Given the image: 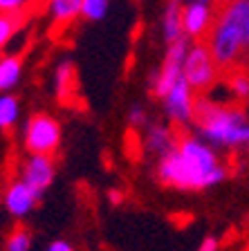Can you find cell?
<instances>
[{
  "label": "cell",
  "instance_id": "1",
  "mask_svg": "<svg viewBox=\"0 0 249 251\" xmlns=\"http://www.w3.org/2000/svg\"><path fill=\"white\" fill-rule=\"evenodd\" d=\"M229 168L220 159L218 148L197 135H184L177 144L155 159V179L160 186L175 191H209L227 182Z\"/></svg>",
  "mask_w": 249,
  "mask_h": 251
},
{
  "label": "cell",
  "instance_id": "2",
  "mask_svg": "<svg viewBox=\"0 0 249 251\" xmlns=\"http://www.w3.org/2000/svg\"><path fill=\"white\" fill-rule=\"evenodd\" d=\"M197 137H202L213 148H249V117L238 105H220L216 101L200 97L195 101Z\"/></svg>",
  "mask_w": 249,
  "mask_h": 251
},
{
  "label": "cell",
  "instance_id": "3",
  "mask_svg": "<svg viewBox=\"0 0 249 251\" xmlns=\"http://www.w3.org/2000/svg\"><path fill=\"white\" fill-rule=\"evenodd\" d=\"M243 11L245 0L227 2L224 9L213 21L209 31V50L220 68H231L245 52L243 47Z\"/></svg>",
  "mask_w": 249,
  "mask_h": 251
},
{
  "label": "cell",
  "instance_id": "4",
  "mask_svg": "<svg viewBox=\"0 0 249 251\" xmlns=\"http://www.w3.org/2000/svg\"><path fill=\"white\" fill-rule=\"evenodd\" d=\"M21 139L27 155H52L63 139L61 121L47 112H34L21 126Z\"/></svg>",
  "mask_w": 249,
  "mask_h": 251
},
{
  "label": "cell",
  "instance_id": "5",
  "mask_svg": "<svg viewBox=\"0 0 249 251\" xmlns=\"http://www.w3.org/2000/svg\"><path fill=\"white\" fill-rule=\"evenodd\" d=\"M189 47H191V38H187V36H182L166 45V54H164L162 65L153 70L151 76H148L151 92L155 94L157 99H164L166 94L171 92L173 85L180 78H184L182 70H184V58L189 54Z\"/></svg>",
  "mask_w": 249,
  "mask_h": 251
},
{
  "label": "cell",
  "instance_id": "6",
  "mask_svg": "<svg viewBox=\"0 0 249 251\" xmlns=\"http://www.w3.org/2000/svg\"><path fill=\"white\" fill-rule=\"evenodd\" d=\"M218 70L220 65L216 63L211 50H209L207 43H191L189 47V54L184 58V81L193 88V92H207L216 78H218Z\"/></svg>",
  "mask_w": 249,
  "mask_h": 251
},
{
  "label": "cell",
  "instance_id": "7",
  "mask_svg": "<svg viewBox=\"0 0 249 251\" xmlns=\"http://www.w3.org/2000/svg\"><path fill=\"white\" fill-rule=\"evenodd\" d=\"M41 200H43L41 191H36V188L29 186L25 179H21L16 175V177L9 179V182L5 184V188H2V193H0V206L5 209V213L9 215L11 220L23 222V220L29 218V215L36 211Z\"/></svg>",
  "mask_w": 249,
  "mask_h": 251
},
{
  "label": "cell",
  "instance_id": "8",
  "mask_svg": "<svg viewBox=\"0 0 249 251\" xmlns=\"http://www.w3.org/2000/svg\"><path fill=\"white\" fill-rule=\"evenodd\" d=\"M162 101V108H164L166 119L171 121V126H177V128H187V126H193L195 121V92L193 88L180 78L175 85L171 88V92L166 94Z\"/></svg>",
  "mask_w": 249,
  "mask_h": 251
},
{
  "label": "cell",
  "instance_id": "9",
  "mask_svg": "<svg viewBox=\"0 0 249 251\" xmlns=\"http://www.w3.org/2000/svg\"><path fill=\"white\" fill-rule=\"evenodd\" d=\"M18 177L45 193L56 179V164L52 155H27L18 166Z\"/></svg>",
  "mask_w": 249,
  "mask_h": 251
},
{
  "label": "cell",
  "instance_id": "10",
  "mask_svg": "<svg viewBox=\"0 0 249 251\" xmlns=\"http://www.w3.org/2000/svg\"><path fill=\"white\" fill-rule=\"evenodd\" d=\"M213 11L211 5L204 2H184L182 5V27H184V36L197 41V38L207 36L213 27Z\"/></svg>",
  "mask_w": 249,
  "mask_h": 251
},
{
  "label": "cell",
  "instance_id": "11",
  "mask_svg": "<svg viewBox=\"0 0 249 251\" xmlns=\"http://www.w3.org/2000/svg\"><path fill=\"white\" fill-rule=\"evenodd\" d=\"M180 137L175 135L168 124H148L144 128V139H141V146H144V152L151 157H162L171 151L177 144Z\"/></svg>",
  "mask_w": 249,
  "mask_h": 251
},
{
  "label": "cell",
  "instance_id": "12",
  "mask_svg": "<svg viewBox=\"0 0 249 251\" xmlns=\"http://www.w3.org/2000/svg\"><path fill=\"white\" fill-rule=\"evenodd\" d=\"M182 5H184V0H168L164 11H162L160 29H162V38L166 41V45L184 36V27H182Z\"/></svg>",
  "mask_w": 249,
  "mask_h": 251
},
{
  "label": "cell",
  "instance_id": "13",
  "mask_svg": "<svg viewBox=\"0 0 249 251\" xmlns=\"http://www.w3.org/2000/svg\"><path fill=\"white\" fill-rule=\"evenodd\" d=\"M25 72L21 54H2L0 56V94L18 88Z\"/></svg>",
  "mask_w": 249,
  "mask_h": 251
},
{
  "label": "cell",
  "instance_id": "14",
  "mask_svg": "<svg viewBox=\"0 0 249 251\" xmlns=\"http://www.w3.org/2000/svg\"><path fill=\"white\" fill-rule=\"evenodd\" d=\"M77 88V68L70 58H63L54 68V94L61 101H68Z\"/></svg>",
  "mask_w": 249,
  "mask_h": 251
},
{
  "label": "cell",
  "instance_id": "15",
  "mask_svg": "<svg viewBox=\"0 0 249 251\" xmlns=\"http://www.w3.org/2000/svg\"><path fill=\"white\" fill-rule=\"evenodd\" d=\"M83 0H47V16L54 25H70L81 18Z\"/></svg>",
  "mask_w": 249,
  "mask_h": 251
},
{
  "label": "cell",
  "instance_id": "16",
  "mask_svg": "<svg viewBox=\"0 0 249 251\" xmlns=\"http://www.w3.org/2000/svg\"><path fill=\"white\" fill-rule=\"evenodd\" d=\"M21 121V99L11 92L0 94V132L16 128Z\"/></svg>",
  "mask_w": 249,
  "mask_h": 251
},
{
  "label": "cell",
  "instance_id": "17",
  "mask_svg": "<svg viewBox=\"0 0 249 251\" xmlns=\"http://www.w3.org/2000/svg\"><path fill=\"white\" fill-rule=\"evenodd\" d=\"M23 25V14H2L0 11V52L14 41Z\"/></svg>",
  "mask_w": 249,
  "mask_h": 251
},
{
  "label": "cell",
  "instance_id": "18",
  "mask_svg": "<svg viewBox=\"0 0 249 251\" xmlns=\"http://www.w3.org/2000/svg\"><path fill=\"white\" fill-rule=\"evenodd\" d=\"M34 238L27 226H14L5 240V251H31Z\"/></svg>",
  "mask_w": 249,
  "mask_h": 251
},
{
  "label": "cell",
  "instance_id": "19",
  "mask_svg": "<svg viewBox=\"0 0 249 251\" xmlns=\"http://www.w3.org/2000/svg\"><path fill=\"white\" fill-rule=\"evenodd\" d=\"M110 11V0H83L81 2V18L88 23L104 21Z\"/></svg>",
  "mask_w": 249,
  "mask_h": 251
},
{
  "label": "cell",
  "instance_id": "20",
  "mask_svg": "<svg viewBox=\"0 0 249 251\" xmlns=\"http://www.w3.org/2000/svg\"><path fill=\"white\" fill-rule=\"evenodd\" d=\"M229 90L236 99H249V74L245 72H236L234 76L229 78Z\"/></svg>",
  "mask_w": 249,
  "mask_h": 251
},
{
  "label": "cell",
  "instance_id": "21",
  "mask_svg": "<svg viewBox=\"0 0 249 251\" xmlns=\"http://www.w3.org/2000/svg\"><path fill=\"white\" fill-rule=\"evenodd\" d=\"M126 121H128L130 128H135V130H144L146 126H148V112L144 110L141 103H133L128 110V115H126Z\"/></svg>",
  "mask_w": 249,
  "mask_h": 251
},
{
  "label": "cell",
  "instance_id": "22",
  "mask_svg": "<svg viewBox=\"0 0 249 251\" xmlns=\"http://www.w3.org/2000/svg\"><path fill=\"white\" fill-rule=\"evenodd\" d=\"M29 5V0H0V11L2 14H23Z\"/></svg>",
  "mask_w": 249,
  "mask_h": 251
},
{
  "label": "cell",
  "instance_id": "23",
  "mask_svg": "<svg viewBox=\"0 0 249 251\" xmlns=\"http://www.w3.org/2000/svg\"><path fill=\"white\" fill-rule=\"evenodd\" d=\"M243 47L249 50V0H245V11H243Z\"/></svg>",
  "mask_w": 249,
  "mask_h": 251
},
{
  "label": "cell",
  "instance_id": "24",
  "mask_svg": "<svg viewBox=\"0 0 249 251\" xmlns=\"http://www.w3.org/2000/svg\"><path fill=\"white\" fill-rule=\"evenodd\" d=\"M218 238L216 235H207V238H202V242L195 247V251H218Z\"/></svg>",
  "mask_w": 249,
  "mask_h": 251
},
{
  "label": "cell",
  "instance_id": "25",
  "mask_svg": "<svg viewBox=\"0 0 249 251\" xmlns=\"http://www.w3.org/2000/svg\"><path fill=\"white\" fill-rule=\"evenodd\" d=\"M45 251H74V247L68 240H52L45 247Z\"/></svg>",
  "mask_w": 249,
  "mask_h": 251
},
{
  "label": "cell",
  "instance_id": "26",
  "mask_svg": "<svg viewBox=\"0 0 249 251\" xmlns=\"http://www.w3.org/2000/svg\"><path fill=\"white\" fill-rule=\"evenodd\" d=\"M106 198H108V202L112 204V206H119V204L124 202V191H121V188H110L108 193H106Z\"/></svg>",
  "mask_w": 249,
  "mask_h": 251
},
{
  "label": "cell",
  "instance_id": "27",
  "mask_svg": "<svg viewBox=\"0 0 249 251\" xmlns=\"http://www.w3.org/2000/svg\"><path fill=\"white\" fill-rule=\"evenodd\" d=\"M184 2H204V5H211V0H184Z\"/></svg>",
  "mask_w": 249,
  "mask_h": 251
},
{
  "label": "cell",
  "instance_id": "28",
  "mask_svg": "<svg viewBox=\"0 0 249 251\" xmlns=\"http://www.w3.org/2000/svg\"><path fill=\"white\" fill-rule=\"evenodd\" d=\"M222 2H224V5H227V2H234V0H222Z\"/></svg>",
  "mask_w": 249,
  "mask_h": 251
}]
</instances>
